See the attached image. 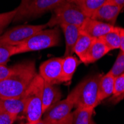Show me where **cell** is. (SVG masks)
<instances>
[{
  "label": "cell",
  "instance_id": "cell-23",
  "mask_svg": "<svg viewBox=\"0 0 124 124\" xmlns=\"http://www.w3.org/2000/svg\"><path fill=\"white\" fill-rule=\"evenodd\" d=\"M108 72L115 77L124 74V52L120 51L114 65Z\"/></svg>",
  "mask_w": 124,
  "mask_h": 124
},
{
  "label": "cell",
  "instance_id": "cell-20",
  "mask_svg": "<svg viewBox=\"0 0 124 124\" xmlns=\"http://www.w3.org/2000/svg\"><path fill=\"white\" fill-rule=\"evenodd\" d=\"M100 39L103 40L110 51L119 49L120 46V28L115 26L113 30L101 37Z\"/></svg>",
  "mask_w": 124,
  "mask_h": 124
},
{
  "label": "cell",
  "instance_id": "cell-12",
  "mask_svg": "<svg viewBox=\"0 0 124 124\" xmlns=\"http://www.w3.org/2000/svg\"><path fill=\"white\" fill-rule=\"evenodd\" d=\"M59 27L62 29L65 39L64 57L73 55L74 46L81 33L80 28L79 26L74 25H61Z\"/></svg>",
  "mask_w": 124,
  "mask_h": 124
},
{
  "label": "cell",
  "instance_id": "cell-24",
  "mask_svg": "<svg viewBox=\"0 0 124 124\" xmlns=\"http://www.w3.org/2000/svg\"><path fill=\"white\" fill-rule=\"evenodd\" d=\"M16 8L8 12L0 14V35L4 33L5 29L14 21L16 14Z\"/></svg>",
  "mask_w": 124,
  "mask_h": 124
},
{
  "label": "cell",
  "instance_id": "cell-22",
  "mask_svg": "<svg viewBox=\"0 0 124 124\" xmlns=\"http://www.w3.org/2000/svg\"><path fill=\"white\" fill-rule=\"evenodd\" d=\"M112 98L117 102L124 97V74L115 78L114 92Z\"/></svg>",
  "mask_w": 124,
  "mask_h": 124
},
{
  "label": "cell",
  "instance_id": "cell-2",
  "mask_svg": "<svg viewBox=\"0 0 124 124\" xmlns=\"http://www.w3.org/2000/svg\"><path fill=\"white\" fill-rule=\"evenodd\" d=\"M60 39L61 36L59 26L51 29H43L16 46L14 50V56L57 46L60 43Z\"/></svg>",
  "mask_w": 124,
  "mask_h": 124
},
{
  "label": "cell",
  "instance_id": "cell-34",
  "mask_svg": "<svg viewBox=\"0 0 124 124\" xmlns=\"http://www.w3.org/2000/svg\"><path fill=\"white\" fill-rule=\"evenodd\" d=\"M0 111H1V110H0Z\"/></svg>",
  "mask_w": 124,
  "mask_h": 124
},
{
  "label": "cell",
  "instance_id": "cell-4",
  "mask_svg": "<svg viewBox=\"0 0 124 124\" xmlns=\"http://www.w3.org/2000/svg\"><path fill=\"white\" fill-rule=\"evenodd\" d=\"M43 87L44 80L38 74L26 90V105L23 114L29 124L36 123L42 120Z\"/></svg>",
  "mask_w": 124,
  "mask_h": 124
},
{
  "label": "cell",
  "instance_id": "cell-16",
  "mask_svg": "<svg viewBox=\"0 0 124 124\" xmlns=\"http://www.w3.org/2000/svg\"><path fill=\"white\" fill-rule=\"evenodd\" d=\"M115 77L112 76L109 72L105 75H102L99 83L98 94H97V106L102 102L110 97L114 92V84H115Z\"/></svg>",
  "mask_w": 124,
  "mask_h": 124
},
{
  "label": "cell",
  "instance_id": "cell-10",
  "mask_svg": "<svg viewBox=\"0 0 124 124\" xmlns=\"http://www.w3.org/2000/svg\"><path fill=\"white\" fill-rule=\"evenodd\" d=\"M112 25L92 18L87 17L80 27L81 33L92 38L97 39L104 36L107 33L115 28Z\"/></svg>",
  "mask_w": 124,
  "mask_h": 124
},
{
  "label": "cell",
  "instance_id": "cell-1",
  "mask_svg": "<svg viewBox=\"0 0 124 124\" xmlns=\"http://www.w3.org/2000/svg\"><path fill=\"white\" fill-rule=\"evenodd\" d=\"M37 74L33 61L14 65V72L0 80V99L16 98L23 94Z\"/></svg>",
  "mask_w": 124,
  "mask_h": 124
},
{
  "label": "cell",
  "instance_id": "cell-3",
  "mask_svg": "<svg viewBox=\"0 0 124 124\" xmlns=\"http://www.w3.org/2000/svg\"><path fill=\"white\" fill-rule=\"evenodd\" d=\"M101 77L102 75L100 74L88 76L70 92L69 95L74 100L75 108H95L97 106V94Z\"/></svg>",
  "mask_w": 124,
  "mask_h": 124
},
{
  "label": "cell",
  "instance_id": "cell-26",
  "mask_svg": "<svg viewBox=\"0 0 124 124\" xmlns=\"http://www.w3.org/2000/svg\"><path fill=\"white\" fill-rule=\"evenodd\" d=\"M18 115L9 113L5 111H0V124H14Z\"/></svg>",
  "mask_w": 124,
  "mask_h": 124
},
{
  "label": "cell",
  "instance_id": "cell-18",
  "mask_svg": "<svg viewBox=\"0 0 124 124\" xmlns=\"http://www.w3.org/2000/svg\"><path fill=\"white\" fill-rule=\"evenodd\" d=\"M76 4L87 17H91L108 0H71Z\"/></svg>",
  "mask_w": 124,
  "mask_h": 124
},
{
  "label": "cell",
  "instance_id": "cell-9",
  "mask_svg": "<svg viewBox=\"0 0 124 124\" xmlns=\"http://www.w3.org/2000/svg\"><path fill=\"white\" fill-rule=\"evenodd\" d=\"M62 57H54L40 65L39 74L42 78L44 83L54 85L62 83Z\"/></svg>",
  "mask_w": 124,
  "mask_h": 124
},
{
  "label": "cell",
  "instance_id": "cell-11",
  "mask_svg": "<svg viewBox=\"0 0 124 124\" xmlns=\"http://www.w3.org/2000/svg\"><path fill=\"white\" fill-rule=\"evenodd\" d=\"M121 10L122 8L112 2L107 1L97 11H95L90 18L115 25Z\"/></svg>",
  "mask_w": 124,
  "mask_h": 124
},
{
  "label": "cell",
  "instance_id": "cell-14",
  "mask_svg": "<svg viewBox=\"0 0 124 124\" xmlns=\"http://www.w3.org/2000/svg\"><path fill=\"white\" fill-rule=\"evenodd\" d=\"M26 92L21 96L16 98L0 99V110L19 116L21 113H24L26 105Z\"/></svg>",
  "mask_w": 124,
  "mask_h": 124
},
{
  "label": "cell",
  "instance_id": "cell-33",
  "mask_svg": "<svg viewBox=\"0 0 124 124\" xmlns=\"http://www.w3.org/2000/svg\"><path fill=\"white\" fill-rule=\"evenodd\" d=\"M24 124H25V123H24Z\"/></svg>",
  "mask_w": 124,
  "mask_h": 124
},
{
  "label": "cell",
  "instance_id": "cell-29",
  "mask_svg": "<svg viewBox=\"0 0 124 124\" xmlns=\"http://www.w3.org/2000/svg\"><path fill=\"white\" fill-rule=\"evenodd\" d=\"M108 1L117 5L122 9L124 8V0H108Z\"/></svg>",
  "mask_w": 124,
  "mask_h": 124
},
{
  "label": "cell",
  "instance_id": "cell-7",
  "mask_svg": "<svg viewBox=\"0 0 124 124\" xmlns=\"http://www.w3.org/2000/svg\"><path fill=\"white\" fill-rule=\"evenodd\" d=\"M65 0H31L22 8H17L14 22H20L39 17L48 11H52Z\"/></svg>",
  "mask_w": 124,
  "mask_h": 124
},
{
  "label": "cell",
  "instance_id": "cell-6",
  "mask_svg": "<svg viewBox=\"0 0 124 124\" xmlns=\"http://www.w3.org/2000/svg\"><path fill=\"white\" fill-rule=\"evenodd\" d=\"M74 107V100L69 94L45 112L42 120L45 124H72Z\"/></svg>",
  "mask_w": 124,
  "mask_h": 124
},
{
  "label": "cell",
  "instance_id": "cell-8",
  "mask_svg": "<svg viewBox=\"0 0 124 124\" xmlns=\"http://www.w3.org/2000/svg\"><path fill=\"white\" fill-rule=\"evenodd\" d=\"M47 27L44 25H23L8 30L0 35V43L16 46Z\"/></svg>",
  "mask_w": 124,
  "mask_h": 124
},
{
  "label": "cell",
  "instance_id": "cell-30",
  "mask_svg": "<svg viewBox=\"0 0 124 124\" xmlns=\"http://www.w3.org/2000/svg\"><path fill=\"white\" fill-rule=\"evenodd\" d=\"M30 1H31V0H21V2L19 4V5L18 6L19 8H22V7H24L25 5H26Z\"/></svg>",
  "mask_w": 124,
  "mask_h": 124
},
{
  "label": "cell",
  "instance_id": "cell-13",
  "mask_svg": "<svg viewBox=\"0 0 124 124\" xmlns=\"http://www.w3.org/2000/svg\"><path fill=\"white\" fill-rule=\"evenodd\" d=\"M62 92L57 85L44 83L42 92V112L43 114L52 106L61 100Z\"/></svg>",
  "mask_w": 124,
  "mask_h": 124
},
{
  "label": "cell",
  "instance_id": "cell-31",
  "mask_svg": "<svg viewBox=\"0 0 124 124\" xmlns=\"http://www.w3.org/2000/svg\"><path fill=\"white\" fill-rule=\"evenodd\" d=\"M25 124H29V123H26ZM32 124H45V123H43V121L41 120L40 121H39V122H37V123H32Z\"/></svg>",
  "mask_w": 124,
  "mask_h": 124
},
{
  "label": "cell",
  "instance_id": "cell-21",
  "mask_svg": "<svg viewBox=\"0 0 124 124\" xmlns=\"http://www.w3.org/2000/svg\"><path fill=\"white\" fill-rule=\"evenodd\" d=\"M94 108H76L73 112L72 124H91Z\"/></svg>",
  "mask_w": 124,
  "mask_h": 124
},
{
  "label": "cell",
  "instance_id": "cell-32",
  "mask_svg": "<svg viewBox=\"0 0 124 124\" xmlns=\"http://www.w3.org/2000/svg\"><path fill=\"white\" fill-rule=\"evenodd\" d=\"M91 124H96V123H95V122H94V121L92 120L91 121Z\"/></svg>",
  "mask_w": 124,
  "mask_h": 124
},
{
  "label": "cell",
  "instance_id": "cell-19",
  "mask_svg": "<svg viewBox=\"0 0 124 124\" xmlns=\"http://www.w3.org/2000/svg\"><path fill=\"white\" fill-rule=\"evenodd\" d=\"M94 39V38H92L88 35H85L83 33H80V35L79 37L74 46V53L77 54V56L79 57V60H80L81 62H83L85 55L90 46H92Z\"/></svg>",
  "mask_w": 124,
  "mask_h": 124
},
{
  "label": "cell",
  "instance_id": "cell-27",
  "mask_svg": "<svg viewBox=\"0 0 124 124\" xmlns=\"http://www.w3.org/2000/svg\"><path fill=\"white\" fill-rule=\"evenodd\" d=\"M14 71V65L8 67L6 65H0V80L8 77Z\"/></svg>",
  "mask_w": 124,
  "mask_h": 124
},
{
  "label": "cell",
  "instance_id": "cell-25",
  "mask_svg": "<svg viewBox=\"0 0 124 124\" xmlns=\"http://www.w3.org/2000/svg\"><path fill=\"white\" fill-rule=\"evenodd\" d=\"M15 46L0 43V65H6L10 57L14 56Z\"/></svg>",
  "mask_w": 124,
  "mask_h": 124
},
{
  "label": "cell",
  "instance_id": "cell-28",
  "mask_svg": "<svg viewBox=\"0 0 124 124\" xmlns=\"http://www.w3.org/2000/svg\"><path fill=\"white\" fill-rule=\"evenodd\" d=\"M120 51L124 52V28H120Z\"/></svg>",
  "mask_w": 124,
  "mask_h": 124
},
{
  "label": "cell",
  "instance_id": "cell-15",
  "mask_svg": "<svg viewBox=\"0 0 124 124\" xmlns=\"http://www.w3.org/2000/svg\"><path fill=\"white\" fill-rule=\"evenodd\" d=\"M110 51V49L106 46V44L100 38L94 39L83 62L85 64L95 62L96 61L103 57L105 55H106Z\"/></svg>",
  "mask_w": 124,
  "mask_h": 124
},
{
  "label": "cell",
  "instance_id": "cell-17",
  "mask_svg": "<svg viewBox=\"0 0 124 124\" xmlns=\"http://www.w3.org/2000/svg\"><path fill=\"white\" fill-rule=\"evenodd\" d=\"M81 62L73 55L62 57V83L70 82Z\"/></svg>",
  "mask_w": 124,
  "mask_h": 124
},
{
  "label": "cell",
  "instance_id": "cell-5",
  "mask_svg": "<svg viewBox=\"0 0 124 124\" xmlns=\"http://www.w3.org/2000/svg\"><path fill=\"white\" fill-rule=\"evenodd\" d=\"M87 16L76 4L71 0H65L52 10L47 27L54 28L61 25H74L80 27Z\"/></svg>",
  "mask_w": 124,
  "mask_h": 124
}]
</instances>
